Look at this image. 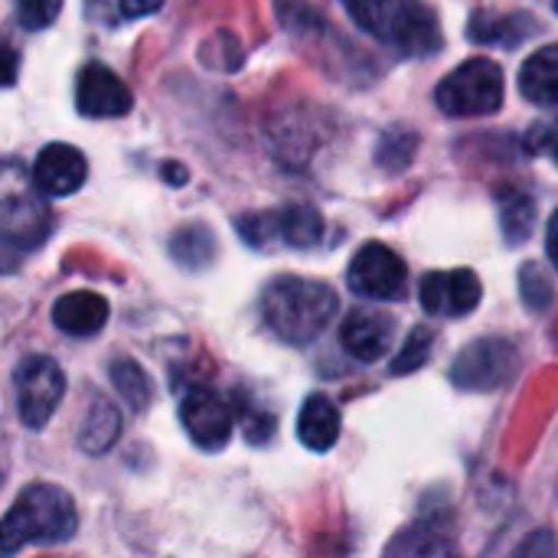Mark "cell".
<instances>
[{"label":"cell","mask_w":558,"mask_h":558,"mask_svg":"<svg viewBox=\"0 0 558 558\" xmlns=\"http://www.w3.org/2000/svg\"><path fill=\"white\" fill-rule=\"evenodd\" d=\"M520 294H523V301H526V307L533 314H543L553 304V298H556L553 281H549V275L536 262H526L520 268Z\"/></svg>","instance_id":"obj_24"},{"label":"cell","mask_w":558,"mask_h":558,"mask_svg":"<svg viewBox=\"0 0 558 558\" xmlns=\"http://www.w3.org/2000/svg\"><path fill=\"white\" fill-rule=\"evenodd\" d=\"M13 386H16L20 422L26 428H33V432L46 428V422L52 418V412L59 409V402L65 396L62 369L49 356H29V360L20 363Z\"/></svg>","instance_id":"obj_6"},{"label":"cell","mask_w":558,"mask_h":558,"mask_svg":"<svg viewBox=\"0 0 558 558\" xmlns=\"http://www.w3.org/2000/svg\"><path fill=\"white\" fill-rule=\"evenodd\" d=\"M347 284L353 294L369 301H396L409 288V268L405 262L383 242H366L347 271Z\"/></svg>","instance_id":"obj_7"},{"label":"cell","mask_w":558,"mask_h":558,"mask_svg":"<svg viewBox=\"0 0 558 558\" xmlns=\"http://www.w3.org/2000/svg\"><path fill=\"white\" fill-rule=\"evenodd\" d=\"M88 177L85 157L72 144H49L39 150L33 163V183L46 196H69L75 193Z\"/></svg>","instance_id":"obj_12"},{"label":"cell","mask_w":558,"mask_h":558,"mask_svg":"<svg viewBox=\"0 0 558 558\" xmlns=\"http://www.w3.org/2000/svg\"><path fill=\"white\" fill-rule=\"evenodd\" d=\"M121 435V412L108 399H95L78 428V448L85 454H105Z\"/></svg>","instance_id":"obj_18"},{"label":"cell","mask_w":558,"mask_h":558,"mask_svg":"<svg viewBox=\"0 0 558 558\" xmlns=\"http://www.w3.org/2000/svg\"><path fill=\"white\" fill-rule=\"evenodd\" d=\"M180 422H183L190 441L203 451H222L232 438V428H235L229 402L209 386H193L183 392Z\"/></svg>","instance_id":"obj_8"},{"label":"cell","mask_w":558,"mask_h":558,"mask_svg":"<svg viewBox=\"0 0 558 558\" xmlns=\"http://www.w3.org/2000/svg\"><path fill=\"white\" fill-rule=\"evenodd\" d=\"M392 340H396V320L373 307H356L340 324V343L360 363L383 360L392 350Z\"/></svg>","instance_id":"obj_11"},{"label":"cell","mask_w":558,"mask_h":558,"mask_svg":"<svg viewBox=\"0 0 558 558\" xmlns=\"http://www.w3.org/2000/svg\"><path fill=\"white\" fill-rule=\"evenodd\" d=\"M121 3V13L128 20H137V16H150L163 7V0H118Z\"/></svg>","instance_id":"obj_27"},{"label":"cell","mask_w":558,"mask_h":558,"mask_svg":"<svg viewBox=\"0 0 558 558\" xmlns=\"http://www.w3.org/2000/svg\"><path fill=\"white\" fill-rule=\"evenodd\" d=\"M415 0H343L347 13L353 16V23L386 43H396L405 13L412 10Z\"/></svg>","instance_id":"obj_16"},{"label":"cell","mask_w":558,"mask_h":558,"mask_svg":"<svg viewBox=\"0 0 558 558\" xmlns=\"http://www.w3.org/2000/svg\"><path fill=\"white\" fill-rule=\"evenodd\" d=\"M78 530V513L72 497L62 487L52 484H29L10 507V513L3 517V530H0V546L3 553H16L26 543L36 546H56V543H69Z\"/></svg>","instance_id":"obj_2"},{"label":"cell","mask_w":558,"mask_h":558,"mask_svg":"<svg viewBox=\"0 0 558 558\" xmlns=\"http://www.w3.org/2000/svg\"><path fill=\"white\" fill-rule=\"evenodd\" d=\"M265 324L294 347L314 343L337 314V294L324 281L281 275L262 294Z\"/></svg>","instance_id":"obj_1"},{"label":"cell","mask_w":558,"mask_h":558,"mask_svg":"<svg viewBox=\"0 0 558 558\" xmlns=\"http://www.w3.org/2000/svg\"><path fill=\"white\" fill-rule=\"evenodd\" d=\"M435 101L451 118H484L504 105V69L494 59L461 62L435 92Z\"/></svg>","instance_id":"obj_3"},{"label":"cell","mask_w":558,"mask_h":558,"mask_svg":"<svg viewBox=\"0 0 558 558\" xmlns=\"http://www.w3.org/2000/svg\"><path fill=\"white\" fill-rule=\"evenodd\" d=\"M536 26L533 20L526 16H487V13H477L471 20V39L477 43H504L507 49H513L520 39H526V29Z\"/></svg>","instance_id":"obj_21"},{"label":"cell","mask_w":558,"mask_h":558,"mask_svg":"<svg viewBox=\"0 0 558 558\" xmlns=\"http://www.w3.org/2000/svg\"><path fill=\"white\" fill-rule=\"evenodd\" d=\"M520 92L533 105L558 108V43L536 49L520 69Z\"/></svg>","instance_id":"obj_15"},{"label":"cell","mask_w":558,"mask_h":558,"mask_svg":"<svg viewBox=\"0 0 558 558\" xmlns=\"http://www.w3.org/2000/svg\"><path fill=\"white\" fill-rule=\"evenodd\" d=\"M170 255L173 262H180L183 268H203L213 255V235L203 226H186L173 235L170 242Z\"/></svg>","instance_id":"obj_22"},{"label":"cell","mask_w":558,"mask_h":558,"mask_svg":"<svg viewBox=\"0 0 558 558\" xmlns=\"http://www.w3.org/2000/svg\"><path fill=\"white\" fill-rule=\"evenodd\" d=\"M298 438L304 448L324 454L337 445L340 438V412L337 405L327 399V396H307V402L301 405V415H298Z\"/></svg>","instance_id":"obj_14"},{"label":"cell","mask_w":558,"mask_h":558,"mask_svg":"<svg viewBox=\"0 0 558 558\" xmlns=\"http://www.w3.org/2000/svg\"><path fill=\"white\" fill-rule=\"evenodd\" d=\"M415 134H402L399 137V131L396 134H386L383 137V144H379V163L383 167H389V170H402V167H409V160H412V154H415Z\"/></svg>","instance_id":"obj_25"},{"label":"cell","mask_w":558,"mask_h":558,"mask_svg":"<svg viewBox=\"0 0 558 558\" xmlns=\"http://www.w3.org/2000/svg\"><path fill=\"white\" fill-rule=\"evenodd\" d=\"M108 301L95 291H69L52 304V324L69 337H95L108 324Z\"/></svg>","instance_id":"obj_13"},{"label":"cell","mask_w":558,"mask_h":558,"mask_svg":"<svg viewBox=\"0 0 558 558\" xmlns=\"http://www.w3.org/2000/svg\"><path fill=\"white\" fill-rule=\"evenodd\" d=\"M556 10H558V0H556Z\"/></svg>","instance_id":"obj_33"},{"label":"cell","mask_w":558,"mask_h":558,"mask_svg":"<svg viewBox=\"0 0 558 558\" xmlns=\"http://www.w3.org/2000/svg\"><path fill=\"white\" fill-rule=\"evenodd\" d=\"M389 553H418V556H441V553H454V533L451 523L445 517L435 520H422L418 526L405 530L399 536V543L389 546Z\"/></svg>","instance_id":"obj_19"},{"label":"cell","mask_w":558,"mask_h":558,"mask_svg":"<svg viewBox=\"0 0 558 558\" xmlns=\"http://www.w3.org/2000/svg\"><path fill=\"white\" fill-rule=\"evenodd\" d=\"M13 72H16V52L7 49V85L13 82Z\"/></svg>","instance_id":"obj_30"},{"label":"cell","mask_w":558,"mask_h":558,"mask_svg":"<svg viewBox=\"0 0 558 558\" xmlns=\"http://www.w3.org/2000/svg\"><path fill=\"white\" fill-rule=\"evenodd\" d=\"M497 199V209H500V229H504V239L507 245H523L533 229H536V203L526 190H517V186H500L494 193Z\"/></svg>","instance_id":"obj_17"},{"label":"cell","mask_w":558,"mask_h":558,"mask_svg":"<svg viewBox=\"0 0 558 558\" xmlns=\"http://www.w3.org/2000/svg\"><path fill=\"white\" fill-rule=\"evenodd\" d=\"M62 10V0H16V13H20V23L26 29H46L56 23Z\"/></svg>","instance_id":"obj_26"},{"label":"cell","mask_w":558,"mask_h":558,"mask_svg":"<svg viewBox=\"0 0 558 558\" xmlns=\"http://www.w3.org/2000/svg\"><path fill=\"white\" fill-rule=\"evenodd\" d=\"M549 141H553V144H549V154H553V160L558 163V131L553 134V137H549Z\"/></svg>","instance_id":"obj_31"},{"label":"cell","mask_w":558,"mask_h":558,"mask_svg":"<svg viewBox=\"0 0 558 558\" xmlns=\"http://www.w3.org/2000/svg\"><path fill=\"white\" fill-rule=\"evenodd\" d=\"M520 369V353L510 340H477L451 366V383L464 392H494L507 386Z\"/></svg>","instance_id":"obj_5"},{"label":"cell","mask_w":558,"mask_h":558,"mask_svg":"<svg viewBox=\"0 0 558 558\" xmlns=\"http://www.w3.org/2000/svg\"><path fill=\"white\" fill-rule=\"evenodd\" d=\"M111 386L114 392L121 396V402H128L134 412H144L154 399V386H150V376L134 363V360H114L111 369Z\"/></svg>","instance_id":"obj_20"},{"label":"cell","mask_w":558,"mask_h":558,"mask_svg":"<svg viewBox=\"0 0 558 558\" xmlns=\"http://www.w3.org/2000/svg\"><path fill=\"white\" fill-rule=\"evenodd\" d=\"M163 177L170 180V183H186V170H180V163H163Z\"/></svg>","instance_id":"obj_29"},{"label":"cell","mask_w":558,"mask_h":558,"mask_svg":"<svg viewBox=\"0 0 558 558\" xmlns=\"http://www.w3.org/2000/svg\"><path fill=\"white\" fill-rule=\"evenodd\" d=\"M556 340H558V330H556Z\"/></svg>","instance_id":"obj_32"},{"label":"cell","mask_w":558,"mask_h":558,"mask_svg":"<svg viewBox=\"0 0 558 558\" xmlns=\"http://www.w3.org/2000/svg\"><path fill=\"white\" fill-rule=\"evenodd\" d=\"M418 298H422V307L432 317H464V314L477 311V304L484 298V288H481V278L471 268L432 271V275L422 278Z\"/></svg>","instance_id":"obj_9"},{"label":"cell","mask_w":558,"mask_h":558,"mask_svg":"<svg viewBox=\"0 0 558 558\" xmlns=\"http://www.w3.org/2000/svg\"><path fill=\"white\" fill-rule=\"evenodd\" d=\"M546 252H549V262L558 271V209L556 216L549 219V232H546Z\"/></svg>","instance_id":"obj_28"},{"label":"cell","mask_w":558,"mask_h":558,"mask_svg":"<svg viewBox=\"0 0 558 558\" xmlns=\"http://www.w3.org/2000/svg\"><path fill=\"white\" fill-rule=\"evenodd\" d=\"M131 105H134V95L121 82V75H114L101 62L82 65V72L75 78V108H78V114H85V118H121V114L131 111Z\"/></svg>","instance_id":"obj_10"},{"label":"cell","mask_w":558,"mask_h":558,"mask_svg":"<svg viewBox=\"0 0 558 558\" xmlns=\"http://www.w3.org/2000/svg\"><path fill=\"white\" fill-rule=\"evenodd\" d=\"M432 347H435V330H428V327L412 330L409 340H405V347L392 356V366H389V369H392L396 376H405V373L422 369V366L428 363V356H432Z\"/></svg>","instance_id":"obj_23"},{"label":"cell","mask_w":558,"mask_h":558,"mask_svg":"<svg viewBox=\"0 0 558 558\" xmlns=\"http://www.w3.org/2000/svg\"><path fill=\"white\" fill-rule=\"evenodd\" d=\"M239 235L252 248H268L271 242H281L288 248H311L324 235V219L311 206H284L275 213H255L239 219Z\"/></svg>","instance_id":"obj_4"}]
</instances>
